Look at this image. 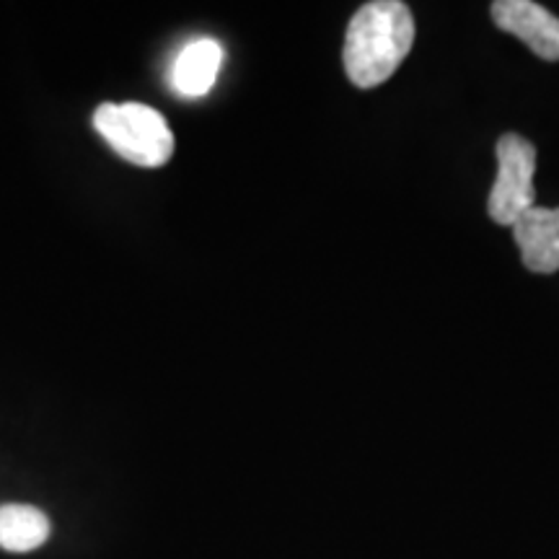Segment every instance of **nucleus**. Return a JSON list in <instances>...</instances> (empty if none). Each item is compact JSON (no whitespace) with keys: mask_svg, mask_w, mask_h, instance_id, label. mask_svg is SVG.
<instances>
[{"mask_svg":"<svg viewBox=\"0 0 559 559\" xmlns=\"http://www.w3.org/2000/svg\"><path fill=\"white\" fill-rule=\"evenodd\" d=\"M223 66V47L213 37H198L181 47L171 62L169 83L179 96L198 99L213 88Z\"/></svg>","mask_w":559,"mask_h":559,"instance_id":"obj_6","label":"nucleus"},{"mask_svg":"<svg viewBox=\"0 0 559 559\" xmlns=\"http://www.w3.org/2000/svg\"><path fill=\"white\" fill-rule=\"evenodd\" d=\"M415 45V19L402 0H373L360 5L347 26L345 73L358 88L386 83Z\"/></svg>","mask_w":559,"mask_h":559,"instance_id":"obj_1","label":"nucleus"},{"mask_svg":"<svg viewBox=\"0 0 559 559\" xmlns=\"http://www.w3.org/2000/svg\"><path fill=\"white\" fill-rule=\"evenodd\" d=\"M50 519L32 506H0V549L24 551L39 549L50 539Z\"/></svg>","mask_w":559,"mask_h":559,"instance_id":"obj_7","label":"nucleus"},{"mask_svg":"<svg viewBox=\"0 0 559 559\" xmlns=\"http://www.w3.org/2000/svg\"><path fill=\"white\" fill-rule=\"evenodd\" d=\"M523 264L531 272L551 275L559 270V207L534 205L513 223Z\"/></svg>","mask_w":559,"mask_h":559,"instance_id":"obj_5","label":"nucleus"},{"mask_svg":"<svg viewBox=\"0 0 559 559\" xmlns=\"http://www.w3.org/2000/svg\"><path fill=\"white\" fill-rule=\"evenodd\" d=\"M94 128L111 145V151L130 164L156 169L169 164L174 153L169 124L148 104H102L94 111Z\"/></svg>","mask_w":559,"mask_h":559,"instance_id":"obj_2","label":"nucleus"},{"mask_svg":"<svg viewBox=\"0 0 559 559\" xmlns=\"http://www.w3.org/2000/svg\"><path fill=\"white\" fill-rule=\"evenodd\" d=\"M495 153H498V179L487 200L489 218L500 226H513L526 210L536 205V148L526 138L508 132L498 140Z\"/></svg>","mask_w":559,"mask_h":559,"instance_id":"obj_3","label":"nucleus"},{"mask_svg":"<svg viewBox=\"0 0 559 559\" xmlns=\"http://www.w3.org/2000/svg\"><path fill=\"white\" fill-rule=\"evenodd\" d=\"M492 19L502 32L526 41L536 58L559 60V19L531 0H500L492 3Z\"/></svg>","mask_w":559,"mask_h":559,"instance_id":"obj_4","label":"nucleus"}]
</instances>
